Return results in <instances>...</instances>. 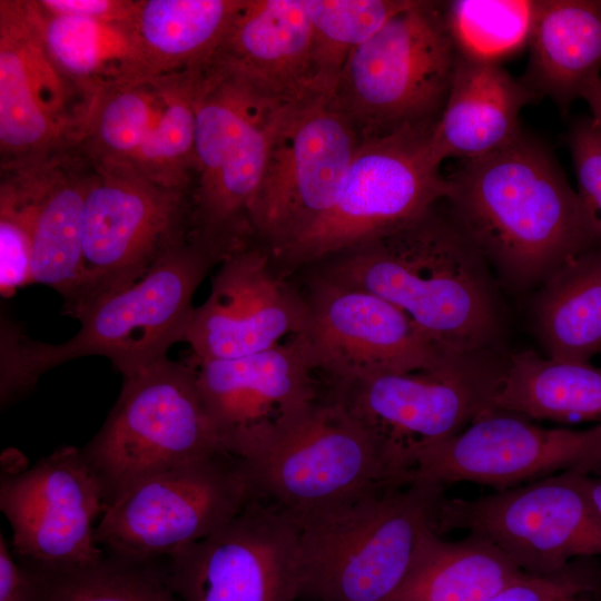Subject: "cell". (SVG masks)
Masks as SVG:
<instances>
[{
    "instance_id": "6da1fadb",
    "label": "cell",
    "mask_w": 601,
    "mask_h": 601,
    "mask_svg": "<svg viewBox=\"0 0 601 601\" xmlns=\"http://www.w3.org/2000/svg\"><path fill=\"white\" fill-rule=\"evenodd\" d=\"M437 205L306 268L390 302L443 354L497 353L501 318L491 268Z\"/></svg>"
},
{
    "instance_id": "7a4b0ae2",
    "label": "cell",
    "mask_w": 601,
    "mask_h": 601,
    "mask_svg": "<svg viewBox=\"0 0 601 601\" xmlns=\"http://www.w3.org/2000/svg\"><path fill=\"white\" fill-rule=\"evenodd\" d=\"M444 201L491 269L510 287L540 286L597 248L577 191L549 149L523 131L446 176Z\"/></svg>"
},
{
    "instance_id": "3957f363",
    "label": "cell",
    "mask_w": 601,
    "mask_h": 601,
    "mask_svg": "<svg viewBox=\"0 0 601 601\" xmlns=\"http://www.w3.org/2000/svg\"><path fill=\"white\" fill-rule=\"evenodd\" d=\"M225 258L188 233L137 282L85 311L77 318L79 331L65 343L32 339L18 324L2 317L1 406L21 398L45 373L71 359L105 356L126 376L167 357L171 345L185 342L197 287Z\"/></svg>"
},
{
    "instance_id": "277c9868",
    "label": "cell",
    "mask_w": 601,
    "mask_h": 601,
    "mask_svg": "<svg viewBox=\"0 0 601 601\" xmlns=\"http://www.w3.org/2000/svg\"><path fill=\"white\" fill-rule=\"evenodd\" d=\"M444 486L381 485L307 513L297 525L299 601H387L436 531Z\"/></svg>"
},
{
    "instance_id": "5b68a950",
    "label": "cell",
    "mask_w": 601,
    "mask_h": 601,
    "mask_svg": "<svg viewBox=\"0 0 601 601\" xmlns=\"http://www.w3.org/2000/svg\"><path fill=\"white\" fill-rule=\"evenodd\" d=\"M294 106L217 60L205 68L196 97L189 234L226 256L254 239L252 206L273 140Z\"/></svg>"
},
{
    "instance_id": "8992f818",
    "label": "cell",
    "mask_w": 601,
    "mask_h": 601,
    "mask_svg": "<svg viewBox=\"0 0 601 601\" xmlns=\"http://www.w3.org/2000/svg\"><path fill=\"white\" fill-rule=\"evenodd\" d=\"M456 62L442 2L415 0L351 52L332 99L362 140L431 129Z\"/></svg>"
},
{
    "instance_id": "52a82bcc",
    "label": "cell",
    "mask_w": 601,
    "mask_h": 601,
    "mask_svg": "<svg viewBox=\"0 0 601 601\" xmlns=\"http://www.w3.org/2000/svg\"><path fill=\"white\" fill-rule=\"evenodd\" d=\"M431 129H403L362 140L333 206L272 250L278 272L292 277L332 255L390 233L446 197L443 162Z\"/></svg>"
},
{
    "instance_id": "ba28073f",
    "label": "cell",
    "mask_w": 601,
    "mask_h": 601,
    "mask_svg": "<svg viewBox=\"0 0 601 601\" xmlns=\"http://www.w3.org/2000/svg\"><path fill=\"white\" fill-rule=\"evenodd\" d=\"M256 496L290 515L412 481V462L373 435L329 391L290 428L242 459Z\"/></svg>"
},
{
    "instance_id": "9c48e42d",
    "label": "cell",
    "mask_w": 601,
    "mask_h": 601,
    "mask_svg": "<svg viewBox=\"0 0 601 601\" xmlns=\"http://www.w3.org/2000/svg\"><path fill=\"white\" fill-rule=\"evenodd\" d=\"M81 450L108 503L150 475L227 453L200 397L191 359L168 357L124 376L107 420Z\"/></svg>"
},
{
    "instance_id": "30bf717a",
    "label": "cell",
    "mask_w": 601,
    "mask_h": 601,
    "mask_svg": "<svg viewBox=\"0 0 601 601\" xmlns=\"http://www.w3.org/2000/svg\"><path fill=\"white\" fill-rule=\"evenodd\" d=\"M256 497L244 461L217 454L126 489L108 503L95 540L107 556L156 563L213 534Z\"/></svg>"
},
{
    "instance_id": "8fae6325",
    "label": "cell",
    "mask_w": 601,
    "mask_h": 601,
    "mask_svg": "<svg viewBox=\"0 0 601 601\" xmlns=\"http://www.w3.org/2000/svg\"><path fill=\"white\" fill-rule=\"evenodd\" d=\"M588 476L570 470L476 499L445 497L437 533L481 535L524 573H555L574 559L601 555V515Z\"/></svg>"
},
{
    "instance_id": "7c38bea8",
    "label": "cell",
    "mask_w": 601,
    "mask_h": 601,
    "mask_svg": "<svg viewBox=\"0 0 601 601\" xmlns=\"http://www.w3.org/2000/svg\"><path fill=\"white\" fill-rule=\"evenodd\" d=\"M204 70L147 73L102 89L88 106L76 146L93 164L189 191Z\"/></svg>"
},
{
    "instance_id": "4fadbf2b",
    "label": "cell",
    "mask_w": 601,
    "mask_h": 601,
    "mask_svg": "<svg viewBox=\"0 0 601 601\" xmlns=\"http://www.w3.org/2000/svg\"><path fill=\"white\" fill-rule=\"evenodd\" d=\"M91 164L85 201L82 279L76 300L63 309L76 319L100 298L137 282L189 231L187 190L154 183L127 169Z\"/></svg>"
},
{
    "instance_id": "5bb4252c",
    "label": "cell",
    "mask_w": 601,
    "mask_h": 601,
    "mask_svg": "<svg viewBox=\"0 0 601 601\" xmlns=\"http://www.w3.org/2000/svg\"><path fill=\"white\" fill-rule=\"evenodd\" d=\"M503 359L497 353L451 355L439 365L328 383L373 435L413 462V452L449 439L492 410Z\"/></svg>"
},
{
    "instance_id": "9a60e30c",
    "label": "cell",
    "mask_w": 601,
    "mask_h": 601,
    "mask_svg": "<svg viewBox=\"0 0 601 601\" xmlns=\"http://www.w3.org/2000/svg\"><path fill=\"white\" fill-rule=\"evenodd\" d=\"M361 142L331 97L294 106L273 140L252 206L254 239L272 252L325 214Z\"/></svg>"
},
{
    "instance_id": "2e32d148",
    "label": "cell",
    "mask_w": 601,
    "mask_h": 601,
    "mask_svg": "<svg viewBox=\"0 0 601 601\" xmlns=\"http://www.w3.org/2000/svg\"><path fill=\"white\" fill-rule=\"evenodd\" d=\"M108 503L99 475L81 449L62 446L22 471L3 470L0 509L23 565L57 572L100 562L95 521Z\"/></svg>"
},
{
    "instance_id": "e0dca14e",
    "label": "cell",
    "mask_w": 601,
    "mask_h": 601,
    "mask_svg": "<svg viewBox=\"0 0 601 601\" xmlns=\"http://www.w3.org/2000/svg\"><path fill=\"white\" fill-rule=\"evenodd\" d=\"M194 364L203 403L227 453L249 457L265 449L324 395L305 333L266 351Z\"/></svg>"
},
{
    "instance_id": "ac0fdd59",
    "label": "cell",
    "mask_w": 601,
    "mask_h": 601,
    "mask_svg": "<svg viewBox=\"0 0 601 601\" xmlns=\"http://www.w3.org/2000/svg\"><path fill=\"white\" fill-rule=\"evenodd\" d=\"M570 470L601 471V424L584 430L543 427L492 408L462 432L416 449L412 480L504 490Z\"/></svg>"
},
{
    "instance_id": "d6986e66",
    "label": "cell",
    "mask_w": 601,
    "mask_h": 601,
    "mask_svg": "<svg viewBox=\"0 0 601 601\" xmlns=\"http://www.w3.org/2000/svg\"><path fill=\"white\" fill-rule=\"evenodd\" d=\"M297 525L277 505L250 501L213 534L165 559L180 601H298Z\"/></svg>"
},
{
    "instance_id": "ffe728a7",
    "label": "cell",
    "mask_w": 601,
    "mask_h": 601,
    "mask_svg": "<svg viewBox=\"0 0 601 601\" xmlns=\"http://www.w3.org/2000/svg\"><path fill=\"white\" fill-rule=\"evenodd\" d=\"M298 273H305L300 289L308 308L304 333L328 383L427 370L451 356L384 298L309 268Z\"/></svg>"
},
{
    "instance_id": "44dd1931",
    "label": "cell",
    "mask_w": 601,
    "mask_h": 601,
    "mask_svg": "<svg viewBox=\"0 0 601 601\" xmlns=\"http://www.w3.org/2000/svg\"><path fill=\"white\" fill-rule=\"evenodd\" d=\"M88 106L50 60L27 0H0L1 168L75 147Z\"/></svg>"
},
{
    "instance_id": "7402d4cb",
    "label": "cell",
    "mask_w": 601,
    "mask_h": 601,
    "mask_svg": "<svg viewBox=\"0 0 601 601\" xmlns=\"http://www.w3.org/2000/svg\"><path fill=\"white\" fill-rule=\"evenodd\" d=\"M218 266L209 296L195 307L186 333L194 358L252 355L306 331L303 292L278 272L266 246L253 239Z\"/></svg>"
},
{
    "instance_id": "603a6c76",
    "label": "cell",
    "mask_w": 601,
    "mask_h": 601,
    "mask_svg": "<svg viewBox=\"0 0 601 601\" xmlns=\"http://www.w3.org/2000/svg\"><path fill=\"white\" fill-rule=\"evenodd\" d=\"M91 169L90 159L76 146L36 162L1 168L29 216L32 284L58 292L63 309L76 300L82 279L85 201Z\"/></svg>"
},
{
    "instance_id": "cb8c5ba5",
    "label": "cell",
    "mask_w": 601,
    "mask_h": 601,
    "mask_svg": "<svg viewBox=\"0 0 601 601\" xmlns=\"http://www.w3.org/2000/svg\"><path fill=\"white\" fill-rule=\"evenodd\" d=\"M270 97L297 105L315 90L313 30L303 0H243L214 57Z\"/></svg>"
},
{
    "instance_id": "d4e9b609",
    "label": "cell",
    "mask_w": 601,
    "mask_h": 601,
    "mask_svg": "<svg viewBox=\"0 0 601 601\" xmlns=\"http://www.w3.org/2000/svg\"><path fill=\"white\" fill-rule=\"evenodd\" d=\"M536 98L501 63L457 56L450 92L432 132L435 152L442 161H464L503 148L523 131L520 111Z\"/></svg>"
},
{
    "instance_id": "484cf974",
    "label": "cell",
    "mask_w": 601,
    "mask_h": 601,
    "mask_svg": "<svg viewBox=\"0 0 601 601\" xmlns=\"http://www.w3.org/2000/svg\"><path fill=\"white\" fill-rule=\"evenodd\" d=\"M521 81L565 111L601 70V0H540Z\"/></svg>"
},
{
    "instance_id": "4316f807",
    "label": "cell",
    "mask_w": 601,
    "mask_h": 601,
    "mask_svg": "<svg viewBox=\"0 0 601 601\" xmlns=\"http://www.w3.org/2000/svg\"><path fill=\"white\" fill-rule=\"evenodd\" d=\"M27 6L50 60L89 104L102 89L149 73L130 18L60 14L45 9L38 0H27Z\"/></svg>"
},
{
    "instance_id": "83f0119b",
    "label": "cell",
    "mask_w": 601,
    "mask_h": 601,
    "mask_svg": "<svg viewBox=\"0 0 601 601\" xmlns=\"http://www.w3.org/2000/svg\"><path fill=\"white\" fill-rule=\"evenodd\" d=\"M243 0H135L131 29L149 73L201 71Z\"/></svg>"
},
{
    "instance_id": "f1b7e54d",
    "label": "cell",
    "mask_w": 601,
    "mask_h": 601,
    "mask_svg": "<svg viewBox=\"0 0 601 601\" xmlns=\"http://www.w3.org/2000/svg\"><path fill=\"white\" fill-rule=\"evenodd\" d=\"M492 408L530 420L601 424V367L531 351L504 358Z\"/></svg>"
},
{
    "instance_id": "f546056e",
    "label": "cell",
    "mask_w": 601,
    "mask_h": 601,
    "mask_svg": "<svg viewBox=\"0 0 601 601\" xmlns=\"http://www.w3.org/2000/svg\"><path fill=\"white\" fill-rule=\"evenodd\" d=\"M532 321L550 358L590 363L601 354V248L571 258L540 285Z\"/></svg>"
},
{
    "instance_id": "4dcf8cb0",
    "label": "cell",
    "mask_w": 601,
    "mask_h": 601,
    "mask_svg": "<svg viewBox=\"0 0 601 601\" xmlns=\"http://www.w3.org/2000/svg\"><path fill=\"white\" fill-rule=\"evenodd\" d=\"M526 575L487 539L469 533L445 541L434 531L416 562L387 601H487Z\"/></svg>"
},
{
    "instance_id": "1f68e13d",
    "label": "cell",
    "mask_w": 601,
    "mask_h": 601,
    "mask_svg": "<svg viewBox=\"0 0 601 601\" xmlns=\"http://www.w3.org/2000/svg\"><path fill=\"white\" fill-rule=\"evenodd\" d=\"M415 0H303L313 30L315 90L333 98L351 52Z\"/></svg>"
},
{
    "instance_id": "d6a6232c",
    "label": "cell",
    "mask_w": 601,
    "mask_h": 601,
    "mask_svg": "<svg viewBox=\"0 0 601 601\" xmlns=\"http://www.w3.org/2000/svg\"><path fill=\"white\" fill-rule=\"evenodd\" d=\"M540 0L442 2L444 23L457 56L501 63L528 48Z\"/></svg>"
},
{
    "instance_id": "836d02e7",
    "label": "cell",
    "mask_w": 601,
    "mask_h": 601,
    "mask_svg": "<svg viewBox=\"0 0 601 601\" xmlns=\"http://www.w3.org/2000/svg\"><path fill=\"white\" fill-rule=\"evenodd\" d=\"M30 570L38 583L37 601H180L157 562L131 563L106 555L72 570Z\"/></svg>"
},
{
    "instance_id": "e575fe53",
    "label": "cell",
    "mask_w": 601,
    "mask_h": 601,
    "mask_svg": "<svg viewBox=\"0 0 601 601\" xmlns=\"http://www.w3.org/2000/svg\"><path fill=\"white\" fill-rule=\"evenodd\" d=\"M32 249L26 205L14 185L1 176L0 183V294L11 297L18 288L32 284Z\"/></svg>"
},
{
    "instance_id": "d590c367",
    "label": "cell",
    "mask_w": 601,
    "mask_h": 601,
    "mask_svg": "<svg viewBox=\"0 0 601 601\" xmlns=\"http://www.w3.org/2000/svg\"><path fill=\"white\" fill-rule=\"evenodd\" d=\"M572 597H601V565L594 558L574 559L548 575L526 574L487 601H562Z\"/></svg>"
},
{
    "instance_id": "8d00e7d4",
    "label": "cell",
    "mask_w": 601,
    "mask_h": 601,
    "mask_svg": "<svg viewBox=\"0 0 601 601\" xmlns=\"http://www.w3.org/2000/svg\"><path fill=\"white\" fill-rule=\"evenodd\" d=\"M568 144L580 206L594 245L601 248V129L592 117L578 120Z\"/></svg>"
},
{
    "instance_id": "74e56055",
    "label": "cell",
    "mask_w": 601,
    "mask_h": 601,
    "mask_svg": "<svg viewBox=\"0 0 601 601\" xmlns=\"http://www.w3.org/2000/svg\"><path fill=\"white\" fill-rule=\"evenodd\" d=\"M38 583L30 569L11 554L0 534V601H37Z\"/></svg>"
},
{
    "instance_id": "f35d334b",
    "label": "cell",
    "mask_w": 601,
    "mask_h": 601,
    "mask_svg": "<svg viewBox=\"0 0 601 601\" xmlns=\"http://www.w3.org/2000/svg\"><path fill=\"white\" fill-rule=\"evenodd\" d=\"M47 10L60 13L106 20H128L135 0H38Z\"/></svg>"
},
{
    "instance_id": "ab89813d",
    "label": "cell",
    "mask_w": 601,
    "mask_h": 601,
    "mask_svg": "<svg viewBox=\"0 0 601 601\" xmlns=\"http://www.w3.org/2000/svg\"><path fill=\"white\" fill-rule=\"evenodd\" d=\"M581 99L588 102L592 111V119L601 129V76L592 80L584 88Z\"/></svg>"
},
{
    "instance_id": "60d3db41",
    "label": "cell",
    "mask_w": 601,
    "mask_h": 601,
    "mask_svg": "<svg viewBox=\"0 0 601 601\" xmlns=\"http://www.w3.org/2000/svg\"><path fill=\"white\" fill-rule=\"evenodd\" d=\"M588 489L591 500L601 515V471L595 474H589Z\"/></svg>"
},
{
    "instance_id": "b9f144b4",
    "label": "cell",
    "mask_w": 601,
    "mask_h": 601,
    "mask_svg": "<svg viewBox=\"0 0 601 601\" xmlns=\"http://www.w3.org/2000/svg\"><path fill=\"white\" fill-rule=\"evenodd\" d=\"M562 601H593V600L591 599V597H572V598L564 599Z\"/></svg>"
}]
</instances>
